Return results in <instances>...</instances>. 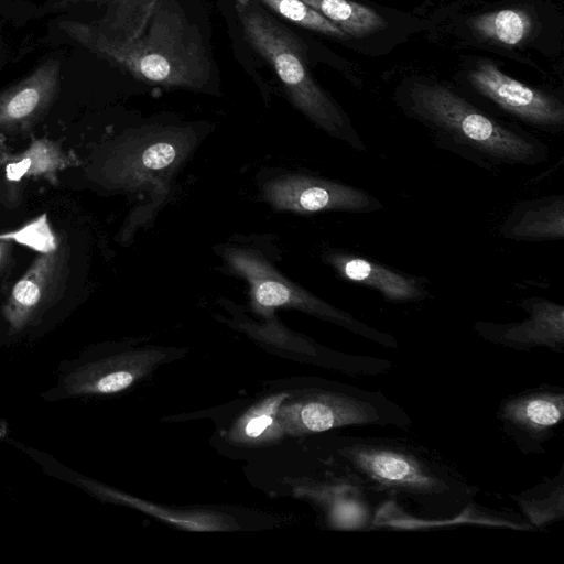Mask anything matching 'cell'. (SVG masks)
<instances>
[{"instance_id":"obj_1","label":"cell","mask_w":564,"mask_h":564,"mask_svg":"<svg viewBox=\"0 0 564 564\" xmlns=\"http://www.w3.org/2000/svg\"><path fill=\"white\" fill-rule=\"evenodd\" d=\"M404 97L408 112L431 130L440 148L484 170L535 166L550 158L543 141L494 119L444 85L414 82Z\"/></svg>"},{"instance_id":"obj_2","label":"cell","mask_w":564,"mask_h":564,"mask_svg":"<svg viewBox=\"0 0 564 564\" xmlns=\"http://www.w3.org/2000/svg\"><path fill=\"white\" fill-rule=\"evenodd\" d=\"M104 53L139 80L167 88L206 90L213 62L203 36L177 0H158L141 33L101 36Z\"/></svg>"},{"instance_id":"obj_3","label":"cell","mask_w":564,"mask_h":564,"mask_svg":"<svg viewBox=\"0 0 564 564\" xmlns=\"http://www.w3.org/2000/svg\"><path fill=\"white\" fill-rule=\"evenodd\" d=\"M234 6L246 40L274 69L292 104L332 137L366 151L348 117L315 82L299 36L258 0H234Z\"/></svg>"},{"instance_id":"obj_4","label":"cell","mask_w":564,"mask_h":564,"mask_svg":"<svg viewBox=\"0 0 564 564\" xmlns=\"http://www.w3.org/2000/svg\"><path fill=\"white\" fill-rule=\"evenodd\" d=\"M337 455L365 487L415 499L447 496L453 478L423 454L403 443L375 437H344Z\"/></svg>"},{"instance_id":"obj_5","label":"cell","mask_w":564,"mask_h":564,"mask_svg":"<svg viewBox=\"0 0 564 564\" xmlns=\"http://www.w3.org/2000/svg\"><path fill=\"white\" fill-rule=\"evenodd\" d=\"M278 422L292 435L344 426L392 425L406 430L412 425L406 412L381 392L338 383L306 389L282 403Z\"/></svg>"},{"instance_id":"obj_6","label":"cell","mask_w":564,"mask_h":564,"mask_svg":"<svg viewBox=\"0 0 564 564\" xmlns=\"http://www.w3.org/2000/svg\"><path fill=\"white\" fill-rule=\"evenodd\" d=\"M230 267L250 285L253 303L260 308L292 307L330 322L387 348L397 349V339L357 319L351 314L323 301L281 275L261 256L246 249L225 252Z\"/></svg>"},{"instance_id":"obj_7","label":"cell","mask_w":564,"mask_h":564,"mask_svg":"<svg viewBox=\"0 0 564 564\" xmlns=\"http://www.w3.org/2000/svg\"><path fill=\"white\" fill-rule=\"evenodd\" d=\"M188 129L152 127L124 138L100 166L101 180L113 187L134 188L170 174L189 151Z\"/></svg>"},{"instance_id":"obj_8","label":"cell","mask_w":564,"mask_h":564,"mask_svg":"<svg viewBox=\"0 0 564 564\" xmlns=\"http://www.w3.org/2000/svg\"><path fill=\"white\" fill-rule=\"evenodd\" d=\"M264 198L276 209L301 214L318 212L372 213L382 203L362 188L310 175H282L263 187Z\"/></svg>"},{"instance_id":"obj_9","label":"cell","mask_w":564,"mask_h":564,"mask_svg":"<svg viewBox=\"0 0 564 564\" xmlns=\"http://www.w3.org/2000/svg\"><path fill=\"white\" fill-rule=\"evenodd\" d=\"M496 416L521 453H544V444L564 419V390L541 384L508 395L500 401Z\"/></svg>"},{"instance_id":"obj_10","label":"cell","mask_w":564,"mask_h":564,"mask_svg":"<svg viewBox=\"0 0 564 564\" xmlns=\"http://www.w3.org/2000/svg\"><path fill=\"white\" fill-rule=\"evenodd\" d=\"M469 82L480 95L533 127L557 132L564 128V105L555 96L505 74L490 62L479 63Z\"/></svg>"},{"instance_id":"obj_11","label":"cell","mask_w":564,"mask_h":564,"mask_svg":"<svg viewBox=\"0 0 564 564\" xmlns=\"http://www.w3.org/2000/svg\"><path fill=\"white\" fill-rule=\"evenodd\" d=\"M68 276V252L62 245L40 253L14 283L2 315L14 332L23 329L63 294Z\"/></svg>"},{"instance_id":"obj_12","label":"cell","mask_w":564,"mask_h":564,"mask_svg":"<svg viewBox=\"0 0 564 564\" xmlns=\"http://www.w3.org/2000/svg\"><path fill=\"white\" fill-rule=\"evenodd\" d=\"M519 306L528 316L521 322L492 323L478 321L474 329L482 339L511 348L529 351L545 347L552 351H564V305L551 300L531 296Z\"/></svg>"},{"instance_id":"obj_13","label":"cell","mask_w":564,"mask_h":564,"mask_svg":"<svg viewBox=\"0 0 564 564\" xmlns=\"http://www.w3.org/2000/svg\"><path fill=\"white\" fill-rule=\"evenodd\" d=\"M163 349L129 351L87 362L64 377L67 395L111 394L132 386L167 359Z\"/></svg>"},{"instance_id":"obj_14","label":"cell","mask_w":564,"mask_h":564,"mask_svg":"<svg viewBox=\"0 0 564 564\" xmlns=\"http://www.w3.org/2000/svg\"><path fill=\"white\" fill-rule=\"evenodd\" d=\"M324 261L343 279L379 292L388 302L410 303L430 297L424 285L425 279L393 270L373 260L354 253L328 251Z\"/></svg>"},{"instance_id":"obj_15","label":"cell","mask_w":564,"mask_h":564,"mask_svg":"<svg viewBox=\"0 0 564 564\" xmlns=\"http://www.w3.org/2000/svg\"><path fill=\"white\" fill-rule=\"evenodd\" d=\"M499 232L507 240L520 242L563 240L564 195L518 202L500 224Z\"/></svg>"},{"instance_id":"obj_16","label":"cell","mask_w":564,"mask_h":564,"mask_svg":"<svg viewBox=\"0 0 564 564\" xmlns=\"http://www.w3.org/2000/svg\"><path fill=\"white\" fill-rule=\"evenodd\" d=\"M0 163L4 165L6 177L10 182L23 178H43L52 185L58 183V174L80 164V160L72 151L47 138H33L29 147L18 153L8 151L0 143Z\"/></svg>"},{"instance_id":"obj_17","label":"cell","mask_w":564,"mask_h":564,"mask_svg":"<svg viewBox=\"0 0 564 564\" xmlns=\"http://www.w3.org/2000/svg\"><path fill=\"white\" fill-rule=\"evenodd\" d=\"M532 527H544L564 518V468L553 478L544 477L535 487L510 494Z\"/></svg>"},{"instance_id":"obj_18","label":"cell","mask_w":564,"mask_h":564,"mask_svg":"<svg viewBox=\"0 0 564 564\" xmlns=\"http://www.w3.org/2000/svg\"><path fill=\"white\" fill-rule=\"evenodd\" d=\"M347 35L362 37L387 28L386 20L371 8L350 0H302Z\"/></svg>"},{"instance_id":"obj_19","label":"cell","mask_w":564,"mask_h":564,"mask_svg":"<svg viewBox=\"0 0 564 564\" xmlns=\"http://www.w3.org/2000/svg\"><path fill=\"white\" fill-rule=\"evenodd\" d=\"M469 23L482 39L505 46L520 44L532 30L531 17L519 9H501L482 13L471 18Z\"/></svg>"},{"instance_id":"obj_20","label":"cell","mask_w":564,"mask_h":564,"mask_svg":"<svg viewBox=\"0 0 564 564\" xmlns=\"http://www.w3.org/2000/svg\"><path fill=\"white\" fill-rule=\"evenodd\" d=\"M288 397V393H279L252 406L231 431L234 440L256 443L279 437L283 430L278 422V411Z\"/></svg>"},{"instance_id":"obj_21","label":"cell","mask_w":564,"mask_h":564,"mask_svg":"<svg viewBox=\"0 0 564 564\" xmlns=\"http://www.w3.org/2000/svg\"><path fill=\"white\" fill-rule=\"evenodd\" d=\"M47 101V90L41 86H25L0 100V129H28Z\"/></svg>"},{"instance_id":"obj_22","label":"cell","mask_w":564,"mask_h":564,"mask_svg":"<svg viewBox=\"0 0 564 564\" xmlns=\"http://www.w3.org/2000/svg\"><path fill=\"white\" fill-rule=\"evenodd\" d=\"M111 37L128 40L137 36L150 19L158 0H109Z\"/></svg>"},{"instance_id":"obj_23","label":"cell","mask_w":564,"mask_h":564,"mask_svg":"<svg viewBox=\"0 0 564 564\" xmlns=\"http://www.w3.org/2000/svg\"><path fill=\"white\" fill-rule=\"evenodd\" d=\"M284 19L312 31L337 39L348 35L302 0H258Z\"/></svg>"},{"instance_id":"obj_24","label":"cell","mask_w":564,"mask_h":564,"mask_svg":"<svg viewBox=\"0 0 564 564\" xmlns=\"http://www.w3.org/2000/svg\"><path fill=\"white\" fill-rule=\"evenodd\" d=\"M0 240L17 242L39 253L54 251L59 246L46 214L40 215L17 230L0 234Z\"/></svg>"},{"instance_id":"obj_25","label":"cell","mask_w":564,"mask_h":564,"mask_svg":"<svg viewBox=\"0 0 564 564\" xmlns=\"http://www.w3.org/2000/svg\"><path fill=\"white\" fill-rule=\"evenodd\" d=\"M11 241L0 240V271L8 264L12 251Z\"/></svg>"},{"instance_id":"obj_26","label":"cell","mask_w":564,"mask_h":564,"mask_svg":"<svg viewBox=\"0 0 564 564\" xmlns=\"http://www.w3.org/2000/svg\"><path fill=\"white\" fill-rule=\"evenodd\" d=\"M0 199H1V192H0Z\"/></svg>"},{"instance_id":"obj_27","label":"cell","mask_w":564,"mask_h":564,"mask_svg":"<svg viewBox=\"0 0 564 564\" xmlns=\"http://www.w3.org/2000/svg\"><path fill=\"white\" fill-rule=\"evenodd\" d=\"M0 165H1V163H0Z\"/></svg>"}]
</instances>
